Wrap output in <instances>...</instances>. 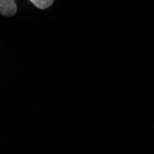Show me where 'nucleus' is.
I'll list each match as a JSON object with an SVG mask.
<instances>
[{"label":"nucleus","mask_w":154,"mask_h":154,"mask_svg":"<svg viewBox=\"0 0 154 154\" xmlns=\"http://www.w3.org/2000/svg\"><path fill=\"white\" fill-rule=\"evenodd\" d=\"M17 7L15 0H0V13L5 16H13L16 13Z\"/></svg>","instance_id":"obj_1"},{"label":"nucleus","mask_w":154,"mask_h":154,"mask_svg":"<svg viewBox=\"0 0 154 154\" xmlns=\"http://www.w3.org/2000/svg\"><path fill=\"white\" fill-rule=\"evenodd\" d=\"M38 9H46L52 6L54 0H30Z\"/></svg>","instance_id":"obj_2"}]
</instances>
